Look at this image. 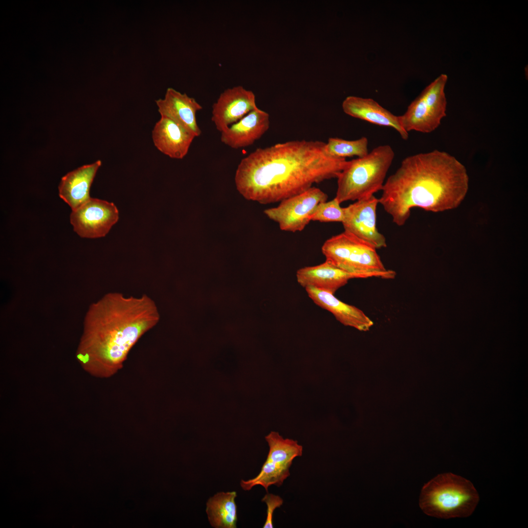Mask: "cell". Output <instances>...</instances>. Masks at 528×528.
<instances>
[{"label":"cell","mask_w":528,"mask_h":528,"mask_svg":"<svg viewBox=\"0 0 528 528\" xmlns=\"http://www.w3.org/2000/svg\"><path fill=\"white\" fill-rule=\"evenodd\" d=\"M305 288L316 305L331 312L343 325L362 331L369 330L374 325L373 321L362 310L343 302L334 294L312 287Z\"/></svg>","instance_id":"obj_17"},{"label":"cell","mask_w":528,"mask_h":528,"mask_svg":"<svg viewBox=\"0 0 528 528\" xmlns=\"http://www.w3.org/2000/svg\"><path fill=\"white\" fill-rule=\"evenodd\" d=\"M368 139L366 137L353 140L337 137L329 138L326 143V151L331 156L342 158L357 156L363 157L369 153Z\"/></svg>","instance_id":"obj_21"},{"label":"cell","mask_w":528,"mask_h":528,"mask_svg":"<svg viewBox=\"0 0 528 528\" xmlns=\"http://www.w3.org/2000/svg\"><path fill=\"white\" fill-rule=\"evenodd\" d=\"M296 276L297 282L304 288L312 287L333 294L350 279L358 278L326 260L320 264L299 269Z\"/></svg>","instance_id":"obj_18"},{"label":"cell","mask_w":528,"mask_h":528,"mask_svg":"<svg viewBox=\"0 0 528 528\" xmlns=\"http://www.w3.org/2000/svg\"><path fill=\"white\" fill-rule=\"evenodd\" d=\"M155 302L146 294L105 295L91 306L77 352L80 364L99 378L115 374L139 339L159 321Z\"/></svg>","instance_id":"obj_2"},{"label":"cell","mask_w":528,"mask_h":528,"mask_svg":"<svg viewBox=\"0 0 528 528\" xmlns=\"http://www.w3.org/2000/svg\"><path fill=\"white\" fill-rule=\"evenodd\" d=\"M254 93L238 86L225 89L212 106V121L221 132L256 109Z\"/></svg>","instance_id":"obj_12"},{"label":"cell","mask_w":528,"mask_h":528,"mask_svg":"<svg viewBox=\"0 0 528 528\" xmlns=\"http://www.w3.org/2000/svg\"><path fill=\"white\" fill-rule=\"evenodd\" d=\"M328 197L320 189L312 186L281 201L277 207L267 209L264 213L269 219L278 224L281 230L300 232L311 221L317 206L326 201Z\"/></svg>","instance_id":"obj_9"},{"label":"cell","mask_w":528,"mask_h":528,"mask_svg":"<svg viewBox=\"0 0 528 528\" xmlns=\"http://www.w3.org/2000/svg\"><path fill=\"white\" fill-rule=\"evenodd\" d=\"M236 491L220 492L206 503V512L211 526L215 528H236L237 507Z\"/></svg>","instance_id":"obj_20"},{"label":"cell","mask_w":528,"mask_h":528,"mask_svg":"<svg viewBox=\"0 0 528 528\" xmlns=\"http://www.w3.org/2000/svg\"><path fill=\"white\" fill-rule=\"evenodd\" d=\"M269 125V114L257 108L222 131L220 140L233 149L246 147L259 139Z\"/></svg>","instance_id":"obj_15"},{"label":"cell","mask_w":528,"mask_h":528,"mask_svg":"<svg viewBox=\"0 0 528 528\" xmlns=\"http://www.w3.org/2000/svg\"><path fill=\"white\" fill-rule=\"evenodd\" d=\"M448 77L441 74L429 84L400 116L402 127L407 132L414 131L430 133L437 129L446 116L444 92Z\"/></svg>","instance_id":"obj_7"},{"label":"cell","mask_w":528,"mask_h":528,"mask_svg":"<svg viewBox=\"0 0 528 528\" xmlns=\"http://www.w3.org/2000/svg\"><path fill=\"white\" fill-rule=\"evenodd\" d=\"M395 157L389 145L374 148L367 155L347 161L337 179L335 198L340 203L368 198L382 190Z\"/></svg>","instance_id":"obj_5"},{"label":"cell","mask_w":528,"mask_h":528,"mask_svg":"<svg viewBox=\"0 0 528 528\" xmlns=\"http://www.w3.org/2000/svg\"><path fill=\"white\" fill-rule=\"evenodd\" d=\"M321 250L326 260L358 278L392 279L396 276L385 267L376 248L347 231L327 240Z\"/></svg>","instance_id":"obj_6"},{"label":"cell","mask_w":528,"mask_h":528,"mask_svg":"<svg viewBox=\"0 0 528 528\" xmlns=\"http://www.w3.org/2000/svg\"><path fill=\"white\" fill-rule=\"evenodd\" d=\"M468 187L465 167L449 153L434 150L403 159L384 182L379 203L401 226L413 208L435 213L456 208Z\"/></svg>","instance_id":"obj_3"},{"label":"cell","mask_w":528,"mask_h":528,"mask_svg":"<svg viewBox=\"0 0 528 528\" xmlns=\"http://www.w3.org/2000/svg\"><path fill=\"white\" fill-rule=\"evenodd\" d=\"M195 136L172 119L161 116L152 131L155 147L174 159H182L188 153Z\"/></svg>","instance_id":"obj_16"},{"label":"cell","mask_w":528,"mask_h":528,"mask_svg":"<svg viewBox=\"0 0 528 528\" xmlns=\"http://www.w3.org/2000/svg\"><path fill=\"white\" fill-rule=\"evenodd\" d=\"M479 501V494L470 481L449 472L439 474L424 485L419 505L427 515L450 519L471 515Z\"/></svg>","instance_id":"obj_4"},{"label":"cell","mask_w":528,"mask_h":528,"mask_svg":"<svg viewBox=\"0 0 528 528\" xmlns=\"http://www.w3.org/2000/svg\"><path fill=\"white\" fill-rule=\"evenodd\" d=\"M342 108L344 113L350 116L393 128L403 140L408 138L409 133L402 127L400 116L393 114L372 98L349 96L343 101Z\"/></svg>","instance_id":"obj_14"},{"label":"cell","mask_w":528,"mask_h":528,"mask_svg":"<svg viewBox=\"0 0 528 528\" xmlns=\"http://www.w3.org/2000/svg\"><path fill=\"white\" fill-rule=\"evenodd\" d=\"M118 219V210L112 202L91 198L70 216L73 230L85 238L105 237Z\"/></svg>","instance_id":"obj_10"},{"label":"cell","mask_w":528,"mask_h":528,"mask_svg":"<svg viewBox=\"0 0 528 528\" xmlns=\"http://www.w3.org/2000/svg\"><path fill=\"white\" fill-rule=\"evenodd\" d=\"M378 198L374 195L344 207L342 222L347 231L376 249L385 247L386 241L376 227V209Z\"/></svg>","instance_id":"obj_11"},{"label":"cell","mask_w":528,"mask_h":528,"mask_svg":"<svg viewBox=\"0 0 528 528\" xmlns=\"http://www.w3.org/2000/svg\"><path fill=\"white\" fill-rule=\"evenodd\" d=\"M265 439L269 446L267 458L255 477L241 481V486L245 491L259 485L267 493L268 487L272 485L280 487L290 476L289 468L293 460L302 455L303 447L297 440L284 439L275 431H271Z\"/></svg>","instance_id":"obj_8"},{"label":"cell","mask_w":528,"mask_h":528,"mask_svg":"<svg viewBox=\"0 0 528 528\" xmlns=\"http://www.w3.org/2000/svg\"><path fill=\"white\" fill-rule=\"evenodd\" d=\"M101 161L79 167L64 176L58 187L59 197L74 210L90 197L89 190Z\"/></svg>","instance_id":"obj_19"},{"label":"cell","mask_w":528,"mask_h":528,"mask_svg":"<svg viewBox=\"0 0 528 528\" xmlns=\"http://www.w3.org/2000/svg\"><path fill=\"white\" fill-rule=\"evenodd\" d=\"M155 103L161 116L174 121L195 137L201 134L196 114L202 107L194 98L169 88L167 89L164 98L156 100Z\"/></svg>","instance_id":"obj_13"},{"label":"cell","mask_w":528,"mask_h":528,"mask_svg":"<svg viewBox=\"0 0 528 528\" xmlns=\"http://www.w3.org/2000/svg\"><path fill=\"white\" fill-rule=\"evenodd\" d=\"M262 501L265 503L267 506L266 517L264 528H272L273 515L277 508L280 507L283 504V500L278 495L267 493L262 498Z\"/></svg>","instance_id":"obj_23"},{"label":"cell","mask_w":528,"mask_h":528,"mask_svg":"<svg viewBox=\"0 0 528 528\" xmlns=\"http://www.w3.org/2000/svg\"><path fill=\"white\" fill-rule=\"evenodd\" d=\"M325 147L323 141L304 139L258 148L238 165L237 189L246 199L268 204L337 178L347 161L330 155Z\"/></svg>","instance_id":"obj_1"},{"label":"cell","mask_w":528,"mask_h":528,"mask_svg":"<svg viewBox=\"0 0 528 528\" xmlns=\"http://www.w3.org/2000/svg\"><path fill=\"white\" fill-rule=\"evenodd\" d=\"M340 204L335 198L329 201L320 203L312 214L311 221L342 223L344 219V207H342Z\"/></svg>","instance_id":"obj_22"}]
</instances>
